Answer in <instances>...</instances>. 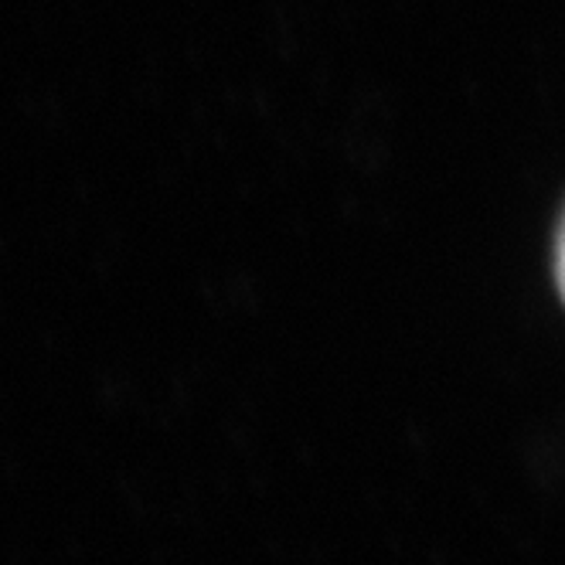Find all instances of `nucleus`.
<instances>
[{"label":"nucleus","instance_id":"1","mask_svg":"<svg viewBox=\"0 0 565 565\" xmlns=\"http://www.w3.org/2000/svg\"><path fill=\"white\" fill-rule=\"evenodd\" d=\"M555 276H558V290L565 297V222H562V232H558V253H555Z\"/></svg>","mask_w":565,"mask_h":565}]
</instances>
